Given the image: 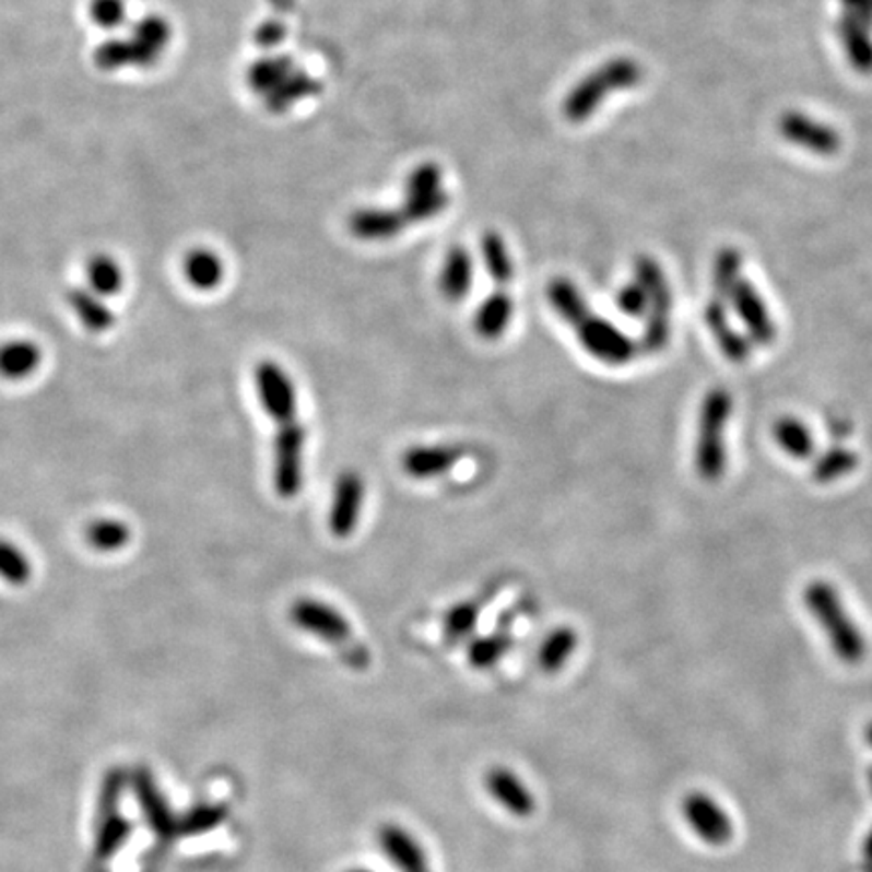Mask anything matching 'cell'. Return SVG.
Wrapping results in <instances>:
<instances>
[{
    "instance_id": "6da1fadb",
    "label": "cell",
    "mask_w": 872,
    "mask_h": 872,
    "mask_svg": "<svg viewBox=\"0 0 872 872\" xmlns=\"http://www.w3.org/2000/svg\"><path fill=\"white\" fill-rule=\"evenodd\" d=\"M802 600L812 618L818 622L834 655L845 664H859L867 657V638L859 624L850 618L842 598L828 581L814 580L802 592Z\"/></svg>"
},
{
    "instance_id": "7a4b0ae2",
    "label": "cell",
    "mask_w": 872,
    "mask_h": 872,
    "mask_svg": "<svg viewBox=\"0 0 872 872\" xmlns=\"http://www.w3.org/2000/svg\"><path fill=\"white\" fill-rule=\"evenodd\" d=\"M733 412V398L723 388L709 390L699 410L697 443H695V471L705 481H717L726 473V431Z\"/></svg>"
},
{
    "instance_id": "3957f363",
    "label": "cell",
    "mask_w": 872,
    "mask_h": 872,
    "mask_svg": "<svg viewBox=\"0 0 872 872\" xmlns=\"http://www.w3.org/2000/svg\"><path fill=\"white\" fill-rule=\"evenodd\" d=\"M290 618L302 633L316 636L342 650L345 661L354 669L368 667V650L354 640L352 624L340 610L316 598H299L290 609Z\"/></svg>"
},
{
    "instance_id": "277c9868",
    "label": "cell",
    "mask_w": 872,
    "mask_h": 872,
    "mask_svg": "<svg viewBox=\"0 0 872 872\" xmlns=\"http://www.w3.org/2000/svg\"><path fill=\"white\" fill-rule=\"evenodd\" d=\"M636 281L647 293V326L638 345L647 354H659L671 338V290L661 267L650 257H640L636 261Z\"/></svg>"
},
{
    "instance_id": "5b68a950",
    "label": "cell",
    "mask_w": 872,
    "mask_h": 872,
    "mask_svg": "<svg viewBox=\"0 0 872 872\" xmlns=\"http://www.w3.org/2000/svg\"><path fill=\"white\" fill-rule=\"evenodd\" d=\"M273 440V485L281 499H293L304 487L305 428L302 423H279Z\"/></svg>"
},
{
    "instance_id": "8992f818",
    "label": "cell",
    "mask_w": 872,
    "mask_h": 872,
    "mask_svg": "<svg viewBox=\"0 0 872 872\" xmlns=\"http://www.w3.org/2000/svg\"><path fill=\"white\" fill-rule=\"evenodd\" d=\"M571 330L576 331L581 347L606 366H624L633 362L640 347L621 328L610 323L609 319L594 316L592 311L586 314Z\"/></svg>"
},
{
    "instance_id": "52a82bcc",
    "label": "cell",
    "mask_w": 872,
    "mask_h": 872,
    "mask_svg": "<svg viewBox=\"0 0 872 872\" xmlns=\"http://www.w3.org/2000/svg\"><path fill=\"white\" fill-rule=\"evenodd\" d=\"M683 816L688 828L699 836L705 845L721 848L733 840L735 826L733 818L726 812L714 796L705 792H691L683 798Z\"/></svg>"
},
{
    "instance_id": "ba28073f",
    "label": "cell",
    "mask_w": 872,
    "mask_h": 872,
    "mask_svg": "<svg viewBox=\"0 0 872 872\" xmlns=\"http://www.w3.org/2000/svg\"><path fill=\"white\" fill-rule=\"evenodd\" d=\"M255 386L261 406L273 423H287L297 419V390L287 372L273 360H263L255 366Z\"/></svg>"
},
{
    "instance_id": "9c48e42d",
    "label": "cell",
    "mask_w": 872,
    "mask_h": 872,
    "mask_svg": "<svg viewBox=\"0 0 872 872\" xmlns=\"http://www.w3.org/2000/svg\"><path fill=\"white\" fill-rule=\"evenodd\" d=\"M130 783L150 830L158 836L160 842L166 845L174 842L178 838V816L174 814L164 793L160 792L158 783L154 781L152 774L140 767L130 776Z\"/></svg>"
},
{
    "instance_id": "30bf717a",
    "label": "cell",
    "mask_w": 872,
    "mask_h": 872,
    "mask_svg": "<svg viewBox=\"0 0 872 872\" xmlns=\"http://www.w3.org/2000/svg\"><path fill=\"white\" fill-rule=\"evenodd\" d=\"M366 485L356 471H344L335 479L330 507V531L335 540L354 535L364 507Z\"/></svg>"
},
{
    "instance_id": "8fae6325",
    "label": "cell",
    "mask_w": 872,
    "mask_h": 872,
    "mask_svg": "<svg viewBox=\"0 0 872 872\" xmlns=\"http://www.w3.org/2000/svg\"><path fill=\"white\" fill-rule=\"evenodd\" d=\"M727 297L733 302L735 314L740 316L745 330L750 331L754 342L759 345H769L776 340L778 330H776L774 319L769 316L766 302L747 279H740L733 285V290L729 291Z\"/></svg>"
},
{
    "instance_id": "7c38bea8",
    "label": "cell",
    "mask_w": 872,
    "mask_h": 872,
    "mask_svg": "<svg viewBox=\"0 0 872 872\" xmlns=\"http://www.w3.org/2000/svg\"><path fill=\"white\" fill-rule=\"evenodd\" d=\"M485 788L491 798L516 818H529L535 812V796L519 774L509 767H491L485 776Z\"/></svg>"
},
{
    "instance_id": "4fadbf2b",
    "label": "cell",
    "mask_w": 872,
    "mask_h": 872,
    "mask_svg": "<svg viewBox=\"0 0 872 872\" xmlns=\"http://www.w3.org/2000/svg\"><path fill=\"white\" fill-rule=\"evenodd\" d=\"M378 845L386 860H390L398 872H431V864L419 838L394 822L384 824L378 830Z\"/></svg>"
},
{
    "instance_id": "5bb4252c",
    "label": "cell",
    "mask_w": 872,
    "mask_h": 872,
    "mask_svg": "<svg viewBox=\"0 0 872 872\" xmlns=\"http://www.w3.org/2000/svg\"><path fill=\"white\" fill-rule=\"evenodd\" d=\"M463 457V447L457 445H419L404 450L400 464L406 475L426 481L447 475Z\"/></svg>"
},
{
    "instance_id": "9a60e30c",
    "label": "cell",
    "mask_w": 872,
    "mask_h": 872,
    "mask_svg": "<svg viewBox=\"0 0 872 872\" xmlns=\"http://www.w3.org/2000/svg\"><path fill=\"white\" fill-rule=\"evenodd\" d=\"M514 318V299L507 290H497L487 297L475 314V331L483 338L495 342L509 330Z\"/></svg>"
},
{
    "instance_id": "2e32d148",
    "label": "cell",
    "mask_w": 872,
    "mask_h": 872,
    "mask_svg": "<svg viewBox=\"0 0 872 872\" xmlns=\"http://www.w3.org/2000/svg\"><path fill=\"white\" fill-rule=\"evenodd\" d=\"M440 293L449 302H461L473 287V259L463 247L450 249L438 279Z\"/></svg>"
},
{
    "instance_id": "e0dca14e",
    "label": "cell",
    "mask_w": 872,
    "mask_h": 872,
    "mask_svg": "<svg viewBox=\"0 0 872 872\" xmlns=\"http://www.w3.org/2000/svg\"><path fill=\"white\" fill-rule=\"evenodd\" d=\"M705 321H707L709 331L715 335V342L719 344L721 352L726 354L729 362L743 364L750 357V352H752L750 342L745 338H741L740 333L729 326V318H727L723 305L719 304V302L707 305Z\"/></svg>"
},
{
    "instance_id": "ac0fdd59",
    "label": "cell",
    "mask_w": 872,
    "mask_h": 872,
    "mask_svg": "<svg viewBox=\"0 0 872 872\" xmlns=\"http://www.w3.org/2000/svg\"><path fill=\"white\" fill-rule=\"evenodd\" d=\"M39 345L28 340H14L0 345V378L25 380L40 366Z\"/></svg>"
},
{
    "instance_id": "d6986e66",
    "label": "cell",
    "mask_w": 872,
    "mask_h": 872,
    "mask_svg": "<svg viewBox=\"0 0 872 872\" xmlns=\"http://www.w3.org/2000/svg\"><path fill=\"white\" fill-rule=\"evenodd\" d=\"M133 833L132 820L114 814L106 820L95 822V840H93V859L99 864H106L118 855L123 846L128 845Z\"/></svg>"
},
{
    "instance_id": "ffe728a7",
    "label": "cell",
    "mask_w": 872,
    "mask_h": 872,
    "mask_svg": "<svg viewBox=\"0 0 872 872\" xmlns=\"http://www.w3.org/2000/svg\"><path fill=\"white\" fill-rule=\"evenodd\" d=\"M67 302L73 314L80 318L81 326L93 333H104L116 326V316L107 309L106 304L93 291L73 287L67 293Z\"/></svg>"
},
{
    "instance_id": "44dd1931",
    "label": "cell",
    "mask_w": 872,
    "mask_h": 872,
    "mask_svg": "<svg viewBox=\"0 0 872 872\" xmlns=\"http://www.w3.org/2000/svg\"><path fill=\"white\" fill-rule=\"evenodd\" d=\"M771 433H774V440L778 443V447L788 457L798 459V461L810 459L814 455V450H816L812 431L796 416H781V419H778Z\"/></svg>"
},
{
    "instance_id": "7402d4cb",
    "label": "cell",
    "mask_w": 872,
    "mask_h": 872,
    "mask_svg": "<svg viewBox=\"0 0 872 872\" xmlns=\"http://www.w3.org/2000/svg\"><path fill=\"white\" fill-rule=\"evenodd\" d=\"M578 633L571 626H557L543 638L538 650V662L545 673H557L568 664L578 648Z\"/></svg>"
},
{
    "instance_id": "603a6c76",
    "label": "cell",
    "mask_w": 872,
    "mask_h": 872,
    "mask_svg": "<svg viewBox=\"0 0 872 872\" xmlns=\"http://www.w3.org/2000/svg\"><path fill=\"white\" fill-rule=\"evenodd\" d=\"M547 299L552 304L555 316L574 328L586 314H590V305L586 304L580 290L566 278H557L547 285Z\"/></svg>"
},
{
    "instance_id": "cb8c5ba5",
    "label": "cell",
    "mask_w": 872,
    "mask_h": 872,
    "mask_svg": "<svg viewBox=\"0 0 872 872\" xmlns=\"http://www.w3.org/2000/svg\"><path fill=\"white\" fill-rule=\"evenodd\" d=\"M185 275L192 287L211 291L223 283L225 264L216 252L209 251V249H195L186 255Z\"/></svg>"
},
{
    "instance_id": "d4e9b609",
    "label": "cell",
    "mask_w": 872,
    "mask_h": 872,
    "mask_svg": "<svg viewBox=\"0 0 872 872\" xmlns=\"http://www.w3.org/2000/svg\"><path fill=\"white\" fill-rule=\"evenodd\" d=\"M402 223L404 216H400L397 212L368 211L354 214L350 226L356 237L376 240V238L394 237L402 228Z\"/></svg>"
},
{
    "instance_id": "484cf974",
    "label": "cell",
    "mask_w": 872,
    "mask_h": 872,
    "mask_svg": "<svg viewBox=\"0 0 872 872\" xmlns=\"http://www.w3.org/2000/svg\"><path fill=\"white\" fill-rule=\"evenodd\" d=\"M228 818V806L223 804H199L178 816V838L200 836L219 828Z\"/></svg>"
},
{
    "instance_id": "4316f807",
    "label": "cell",
    "mask_w": 872,
    "mask_h": 872,
    "mask_svg": "<svg viewBox=\"0 0 872 872\" xmlns=\"http://www.w3.org/2000/svg\"><path fill=\"white\" fill-rule=\"evenodd\" d=\"M481 251H483V261L490 271L491 279L497 283V290H507L511 275H514V263H511L505 240L499 235L490 233L483 237Z\"/></svg>"
},
{
    "instance_id": "83f0119b",
    "label": "cell",
    "mask_w": 872,
    "mask_h": 872,
    "mask_svg": "<svg viewBox=\"0 0 872 872\" xmlns=\"http://www.w3.org/2000/svg\"><path fill=\"white\" fill-rule=\"evenodd\" d=\"M87 279L93 293L116 295L123 287V273L116 259L107 255H95L87 263Z\"/></svg>"
},
{
    "instance_id": "f1b7e54d",
    "label": "cell",
    "mask_w": 872,
    "mask_h": 872,
    "mask_svg": "<svg viewBox=\"0 0 872 872\" xmlns=\"http://www.w3.org/2000/svg\"><path fill=\"white\" fill-rule=\"evenodd\" d=\"M130 529L118 519H99L93 521L87 528V542L97 552H118L126 543L130 542Z\"/></svg>"
},
{
    "instance_id": "f546056e",
    "label": "cell",
    "mask_w": 872,
    "mask_h": 872,
    "mask_svg": "<svg viewBox=\"0 0 872 872\" xmlns=\"http://www.w3.org/2000/svg\"><path fill=\"white\" fill-rule=\"evenodd\" d=\"M859 467V455L852 450L830 449L820 457L814 464V479L818 483H833L842 476L850 475Z\"/></svg>"
},
{
    "instance_id": "4dcf8cb0",
    "label": "cell",
    "mask_w": 872,
    "mask_h": 872,
    "mask_svg": "<svg viewBox=\"0 0 872 872\" xmlns=\"http://www.w3.org/2000/svg\"><path fill=\"white\" fill-rule=\"evenodd\" d=\"M128 783H130V778H128V774L123 769H119V767L107 769L106 778L102 781V790H99L95 822L118 814L119 802H121V796H123V790H126Z\"/></svg>"
},
{
    "instance_id": "1f68e13d",
    "label": "cell",
    "mask_w": 872,
    "mask_h": 872,
    "mask_svg": "<svg viewBox=\"0 0 872 872\" xmlns=\"http://www.w3.org/2000/svg\"><path fill=\"white\" fill-rule=\"evenodd\" d=\"M31 574L33 568L27 554L14 543L0 540V578L11 586H25Z\"/></svg>"
},
{
    "instance_id": "d6a6232c",
    "label": "cell",
    "mask_w": 872,
    "mask_h": 872,
    "mask_svg": "<svg viewBox=\"0 0 872 872\" xmlns=\"http://www.w3.org/2000/svg\"><path fill=\"white\" fill-rule=\"evenodd\" d=\"M509 648H511V638L503 633L481 636L469 647V661L476 669H491L502 661Z\"/></svg>"
},
{
    "instance_id": "836d02e7",
    "label": "cell",
    "mask_w": 872,
    "mask_h": 872,
    "mask_svg": "<svg viewBox=\"0 0 872 872\" xmlns=\"http://www.w3.org/2000/svg\"><path fill=\"white\" fill-rule=\"evenodd\" d=\"M479 604L475 602H461L455 609L449 610V614L445 616V635L452 643L463 640L467 636L475 631L476 622H479Z\"/></svg>"
},
{
    "instance_id": "e575fe53",
    "label": "cell",
    "mask_w": 872,
    "mask_h": 872,
    "mask_svg": "<svg viewBox=\"0 0 872 872\" xmlns=\"http://www.w3.org/2000/svg\"><path fill=\"white\" fill-rule=\"evenodd\" d=\"M740 255L731 249L721 252L715 264V290L721 295H729L733 285L740 281Z\"/></svg>"
},
{
    "instance_id": "d590c367",
    "label": "cell",
    "mask_w": 872,
    "mask_h": 872,
    "mask_svg": "<svg viewBox=\"0 0 872 872\" xmlns=\"http://www.w3.org/2000/svg\"><path fill=\"white\" fill-rule=\"evenodd\" d=\"M90 19L97 27L118 28L126 19L123 0H92Z\"/></svg>"
},
{
    "instance_id": "8d00e7d4",
    "label": "cell",
    "mask_w": 872,
    "mask_h": 872,
    "mask_svg": "<svg viewBox=\"0 0 872 872\" xmlns=\"http://www.w3.org/2000/svg\"><path fill=\"white\" fill-rule=\"evenodd\" d=\"M616 304L624 316H631V318L647 316V293L640 287L638 281L633 285L622 287L616 297Z\"/></svg>"
},
{
    "instance_id": "74e56055",
    "label": "cell",
    "mask_w": 872,
    "mask_h": 872,
    "mask_svg": "<svg viewBox=\"0 0 872 872\" xmlns=\"http://www.w3.org/2000/svg\"><path fill=\"white\" fill-rule=\"evenodd\" d=\"M862 850H864V859L869 860V862H872V828L871 833L867 834V840H864Z\"/></svg>"
},
{
    "instance_id": "f35d334b",
    "label": "cell",
    "mask_w": 872,
    "mask_h": 872,
    "mask_svg": "<svg viewBox=\"0 0 872 872\" xmlns=\"http://www.w3.org/2000/svg\"><path fill=\"white\" fill-rule=\"evenodd\" d=\"M864 738H867V743L872 747V721L867 726V731H864Z\"/></svg>"
},
{
    "instance_id": "ab89813d",
    "label": "cell",
    "mask_w": 872,
    "mask_h": 872,
    "mask_svg": "<svg viewBox=\"0 0 872 872\" xmlns=\"http://www.w3.org/2000/svg\"><path fill=\"white\" fill-rule=\"evenodd\" d=\"M345 872H372V871H368V869H350V871Z\"/></svg>"
},
{
    "instance_id": "60d3db41",
    "label": "cell",
    "mask_w": 872,
    "mask_h": 872,
    "mask_svg": "<svg viewBox=\"0 0 872 872\" xmlns=\"http://www.w3.org/2000/svg\"><path fill=\"white\" fill-rule=\"evenodd\" d=\"M869 783H871V790H872V767L871 769H869Z\"/></svg>"
}]
</instances>
